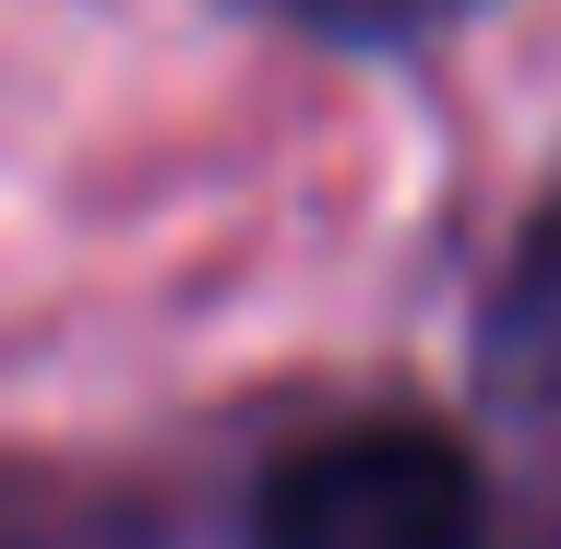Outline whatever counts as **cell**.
<instances>
[{"label":"cell","instance_id":"6da1fadb","mask_svg":"<svg viewBox=\"0 0 561 549\" xmlns=\"http://www.w3.org/2000/svg\"><path fill=\"white\" fill-rule=\"evenodd\" d=\"M251 549H478V466L431 419L323 431L263 478Z\"/></svg>","mask_w":561,"mask_h":549},{"label":"cell","instance_id":"7a4b0ae2","mask_svg":"<svg viewBox=\"0 0 561 549\" xmlns=\"http://www.w3.org/2000/svg\"><path fill=\"white\" fill-rule=\"evenodd\" d=\"M490 394L502 407H561V192L538 204L502 299H490Z\"/></svg>","mask_w":561,"mask_h":549},{"label":"cell","instance_id":"3957f363","mask_svg":"<svg viewBox=\"0 0 561 549\" xmlns=\"http://www.w3.org/2000/svg\"><path fill=\"white\" fill-rule=\"evenodd\" d=\"M0 549H156L144 502L60 466H0Z\"/></svg>","mask_w":561,"mask_h":549},{"label":"cell","instance_id":"277c9868","mask_svg":"<svg viewBox=\"0 0 561 549\" xmlns=\"http://www.w3.org/2000/svg\"><path fill=\"white\" fill-rule=\"evenodd\" d=\"M251 12H275V24H299L323 48H419V36L466 24L478 0H251Z\"/></svg>","mask_w":561,"mask_h":549}]
</instances>
